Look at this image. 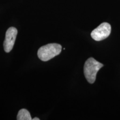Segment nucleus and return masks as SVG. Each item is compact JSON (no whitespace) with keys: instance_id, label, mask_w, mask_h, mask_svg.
<instances>
[{"instance_id":"6","label":"nucleus","mask_w":120,"mask_h":120,"mask_svg":"<svg viewBox=\"0 0 120 120\" xmlns=\"http://www.w3.org/2000/svg\"><path fill=\"white\" fill-rule=\"evenodd\" d=\"M32 120H40V118H37V117H35V118H33Z\"/></svg>"},{"instance_id":"1","label":"nucleus","mask_w":120,"mask_h":120,"mask_svg":"<svg viewBox=\"0 0 120 120\" xmlns=\"http://www.w3.org/2000/svg\"><path fill=\"white\" fill-rule=\"evenodd\" d=\"M103 66L102 64L93 57H90L86 60L84 64L83 72L87 81L90 83H94L95 82L97 73Z\"/></svg>"},{"instance_id":"4","label":"nucleus","mask_w":120,"mask_h":120,"mask_svg":"<svg viewBox=\"0 0 120 120\" xmlns=\"http://www.w3.org/2000/svg\"><path fill=\"white\" fill-rule=\"evenodd\" d=\"M17 30L13 27H11L6 32L5 40L4 42V51L8 53L12 49L14 46L16 36L17 34Z\"/></svg>"},{"instance_id":"3","label":"nucleus","mask_w":120,"mask_h":120,"mask_svg":"<svg viewBox=\"0 0 120 120\" xmlns=\"http://www.w3.org/2000/svg\"><path fill=\"white\" fill-rule=\"evenodd\" d=\"M111 32V25L107 22H103L93 30L91 34V36L94 40L100 41L107 38L110 34Z\"/></svg>"},{"instance_id":"2","label":"nucleus","mask_w":120,"mask_h":120,"mask_svg":"<svg viewBox=\"0 0 120 120\" xmlns=\"http://www.w3.org/2000/svg\"><path fill=\"white\" fill-rule=\"evenodd\" d=\"M62 46L58 43H49L42 46L37 51L38 58L42 61H48L61 53Z\"/></svg>"},{"instance_id":"5","label":"nucleus","mask_w":120,"mask_h":120,"mask_svg":"<svg viewBox=\"0 0 120 120\" xmlns=\"http://www.w3.org/2000/svg\"><path fill=\"white\" fill-rule=\"evenodd\" d=\"M17 120H32L29 111L26 109H21L19 111L17 116Z\"/></svg>"}]
</instances>
